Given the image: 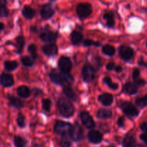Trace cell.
Here are the masks:
<instances>
[{
    "label": "cell",
    "instance_id": "6da1fadb",
    "mask_svg": "<svg viewBox=\"0 0 147 147\" xmlns=\"http://www.w3.org/2000/svg\"><path fill=\"white\" fill-rule=\"evenodd\" d=\"M50 78L52 82L55 84L61 85L64 86H69L73 83V78L71 75L68 73H64V72H59L53 70L50 73Z\"/></svg>",
    "mask_w": 147,
    "mask_h": 147
},
{
    "label": "cell",
    "instance_id": "7a4b0ae2",
    "mask_svg": "<svg viewBox=\"0 0 147 147\" xmlns=\"http://www.w3.org/2000/svg\"><path fill=\"white\" fill-rule=\"evenodd\" d=\"M57 106L60 113L63 116L69 118L73 116L75 109L73 103L69 100V99L64 97L60 98L57 100Z\"/></svg>",
    "mask_w": 147,
    "mask_h": 147
},
{
    "label": "cell",
    "instance_id": "3957f363",
    "mask_svg": "<svg viewBox=\"0 0 147 147\" xmlns=\"http://www.w3.org/2000/svg\"><path fill=\"white\" fill-rule=\"evenodd\" d=\"M73 126L69 123L61 121H57L55 125V132L57 134L62 135V136H66L67 134H70V131Z\"/></svg>",
    "mask_w": 147,
    "mask_h": 147
},
{
    "label": "cell",
    "instance_id": "277c9868",
    "mask_svg": "<svg viewBox=\"0 0 147 147\" xmlns=\"http://www.w3.org/2000/svg\"><path fill=\"white\" fill-rule=\"evenodd\" d=\"M76 11L80 18H86L91 14L92 7L88 3H80L77 6Z\"/></svg>",
    "mask_w": 147,
    "mask_h": 147
},
{
    "label": "cell",
    "instance_id": "5b68a950",
    "mask_svg": "<svg viewBox=\"0 0 147 147\" xmlns=\"http://www.w3.org/2000/svg\"><path fill=\"white\" fill-rule=\"evenodd\" d=\"M121 108L123 113L129 117H135L139 114V111L130 102H123L121 105Z\"/></svg>",
    "mask_w": 147,
    "mask_h": 147
},
{
    "label": "cell",
    "instance_id": "8992f818",
    "mask_svg": "<svg viewBox=\"0 0 147 147\" xmlns=\"http://www.w3.org/2000/svg\"><path fill=\"white\" fill-rule=\"evenodd\" d=\"M70 138L75 142H79L83 137V128L78 123H75L74 126L72 127L71 131L70 134Z\"/></svg>",
    "mask_w": 147,
    "mask_h": 147
},
{
    "label": "cell",
    "instance_id": "52a82bcc",
    "mask_svg": "<svg viewBox=\"0 0 147 147\" xmlns=\"http://www.w3.org/2000/svg\"><path fill=\"white\" fill-rule=\"evenodd\" d=\"M57 37V34L55 32L50 31V30L45 29L40 33V37L43 42H51L54 41Z\"/></svg>",
    "mask_w": 147,
    "mask_h": 147
},
{
    "label": "cell",
    "instance_id": "ba28073f",
    "mask_svg": "<svg viewBox=\"0 0 147 147\" xmlns=\"http://www.w3.org/2000/svg\"><path fill=\"white\" fill-rule=\"evenodd\" d=\"M58 67L62 72L68 73L72 68V63L70 59L65 56H62L58 61Z\"/></svg>",
    "mask_w": 147,
    "mask_h": 147
},
{
    "label": "cell",
    "instance_id": "9c48e42d",
    "mask_svg": "<svg viewBox=\"0 0 147 147\" xmlns=\"http://www.w3.org/2000/svg\"><path fill=\"white\" fill-rule=\"evenodd\" d=\"M83 79L86 82H90L93 80L95 78L94 69L90 65H86L83 67Z\"/></svg>",
    "mask_w": 147,
    "mask_h": 147
},
{
    "label": "cell",
    "instance_id": "30bf717a",
    "mask_svg": "<svg viewBox=\"0 0 147 147\" xmlns=\"http://www.w3.org/2000/svg\"><path fill=\"white\" fill-rule=\"evenodd\" d=\"M80 117L83 124L85 126H86L88 129H92L95 126L94 121L93 120V119L88 113L85 111L81 112L80 114Z\"/></svg>",
    "mask_w": 147,
    "mask_h": 147
},
{
    "label": "cell",
    "instance_id": "8fae6325",
    "mask_svg": "<svg viewBox=\"0 0 147 147\" xmlns=\"http://www.w3.org/2000/svg\"><path fill=\"white\" fill-rule=\"evenodd\" d=\"M119 54L123 60H129L133 57L134 50L129 46L121 45L119 47Z\"/></svg>",
    "mask_w": 147,
    "mask_h": 147
},
{
    "label": "cell",
    "instance_id": "7c38bea8",
    "mask_svg": "<svg viewBox=\"0 0 147 147\" xmlns=\"http://www.w3.org/2000/svg\"><path fill=\"white\" fill-rule=\"evenodd\" d=\"M88 139L93 144H98L103 139V136L96 130H91L88 134Z\"/></svg>",
    "mask_w": 147,
    "mask_h": 147
},
{
    "label": "cell",
    "instance_id": "4fadbf2b",
    "mask_svg": "<svg viewBox=\"0 0 147 147\" xmlns=\"http://www.w3.org/2000/svg\"><path fill=\"white\" fill-rule=\"evenodd\" d=\"M53 14H54V9H53L51 4H46L42 6L41 9V11H40V14H41V17L43 19H45V20L49 19L53 15Z\"/></svg>",
    "mask_w": 147,
    "mask_h": 147
},
{
    "label": "cell",
    "instance_id": "5bb4252c",
    "mask_svg": "<svg viewBox=\"0 0 147 147\" xmlns=\"http://www.w3.org/2000/svg\"><path fill=\"white\" fill-rule=\"evenodd\" d=\"M42 51L47 55H55L57 53V47L55 44L45 45L42 47Z\"/></svg>",
    "mask_w": 147,
    "mask_h": 147
},
{
    "label": "cell",
    "instance_id": "9a60e30c",
    "mask_svg": "<svg viewBox=\"0 0 147 147\" xmlns=\"http://www.w3.org/2000/svg\"><path fill=\"white\" fill-rule=\"evenodd\" d=\"M1 84L4 87H9L14 84V78L7 73H3L1 76Z\"/></svg>",
    "mask_w": 147,
    "mask_h": 147
},
{
    "label": "cell",
    "instance_id": "2e32d148",
    "mask_svg": "<svg viewBox=\"0 0 147 147\" xmlns=\"http://www.w3.org/2000/svg\"><path fill=\"white\" fill-rule=\"evenodd\" d=\"M98 100L104 106H110L113 101V96L109 93H104L98 97Z\"/></svg>",
    "mask_w": 147,
    "mask_h": 147
},
{
    "label": "cell",
    "instance_id": "e0dca14e",
    "mask_svg": "<svg viewBox=\"0 0 147 147\" xmlns=\"http://www.w3.org/2000/svg\"><path fill=\"white\" fill-rule=\"evenodd\" d=\"M123 90L129 94H135L138 92V86L132 83H127L123 87Z\"/></svg>",
    "mask_w": 147,
    "mask_h": 147
},
{
    "label": "cell",
    "instance_id": "ac0fdd59",
    "mask_svg": "<svg viewBox=\"0 0 147 147\" xmlns=\"http://www.w3.org/2000/svg\"><path fill=\"white\" fill-rule=\"evenodd\" d=\"M17 93L20 97L22 98H28L30 95V91L28 88L25 86H21L17 89Z\"/></svg>",
    "mask_w": 147,
    "mask_h": 147
},
{
    "label": "cell",
    "instance_id": "d6986e66",
    "mask_svg": "<svg viewBox=\"0 0 147 147\" xmlns=\"http://www.w3.org/2000/svg\"><path fill=\"white\" fill-rule=\"evenodd\" d=\"M9 103L11 106L17 109H20L23 106V103L21 101V100L13 96H9Z\"/></svg>",
    "mask_w": 147,
    "mask_h": 147
},
{
    "label": "cell",
    "instance_id": "ffe728a7",
    "mask_svg": "<svg viewBox=\"0 0 147 147\" xmlns=\"http://www.w3.org/2000/svg\"><path fill=\"white\" fill-rule=\"evenodd\" d=\"M35 14V11L30 6H25L22 9V15L27 19H32Z\"/></svg>",
    "mask_w": 147,
    "mask_h": 147
},
{
    "label": "cell",
    "instance_id": "44dd1931",
    "mask_svg": "<svg viewBox=\"0 0 147 147\" xmlns=\"http://www.w3.org/2000/svg\"><path fill=\"white\" fill-rule=\"evenodd\" d=\"M71 40L73 44L78 45L83 40V34L78 31H74L71 34Z\"/></svg>",
    "mask_w": 147,
    "mask_h": 147
},
{
    "label": "cell",
    "instance_id": "7402d4cb",
    "mask_svg": "<svg viewBox=\"0 0 147 147\" xmlns=\"http://www.w3.org/2000/svg\"><path fill=\"white\" fill-rule=\"evenodd\" d=\"M123 147H136V142L132 136H126L123 142Z\"/></svg>",
    "mask_w": 147,
    "mask_h": 147
},
{
    "label": "cell",
    "instance_id": "603a6c76",
    "mask_svg": "<svg viewBox=\"0 0 147 147\" xmlns=\"http://www.w3.org/2000/svg\"><path fill=\"white\" fill-rule=\"evenodd\" d=\"M112 112L108 109H100L97 113V116L100 119H106L111 117Z\"/></svg>",
    "mask_w": 147,
    "mask_h": 147
},
{
    "label": "cell",
    "instance_id": "cb8c5ba5",
    "mask_svg": "<svg viewBox=\"0 0 147 147\" xmlns=\"http://www.w3.org/2000/svg\"><path fill=\"white\" fill-rule=\"evenodd\" d=\"M63 92H64L65 95L69 98L73 99V100H76V93L70 86H65V87L63 88Z\"/></svg>",
    "mask_w": 147,
    "mask_h": 147
},
{
    "label": "cell",
    "instance_id": "d4e9b609",
    "mask_svg": "<svg viewBox=\"0 0 147 147\" xmlns=\"http://www.w3.org/2000/svg\"><path fill=\"white\" fill-rule=\"evenodd\" d=\"M102 50H103V53L104 54L109 56L113 55L115 54V52H116L114 47L112 45H105L103 47V48H102Z\"/></svg>",
    "mask_w": 147,
    "mask_h": 147
},
{
    "label": "cell",
    "instance_id": "484cf974",
    "mask_svg": "<svg viewBox=\"0 0 147 147\" xmlns=\"http://www.w3.org/2000/svg\"><path fill=\"white\" fill-rule=\"evenodd\" d=\"M16 42H17V44H16V47H17V53H20L22 50L23 47L24 45V39L22 36H19L16 39Z\"/></svg>",
    "mask_w": 147,
    "mask_h": 147
},
{
    "label": "cell",
    "instance_id": "4316f807",
    "mask_svg": "<svg viewBox=\"0 0 147 147\" xmlns=\"http://www.w3.org/2000/svg\"><path fill=\"white\" fill-rule=\"evenodd\" d=\"M14 145L16 147H25L26 146V141L23 139L22 137L20 136H16L14 137Z\"/></svg>",
    "mask_w": 147,
    "mask_h": 147
},
{
    "label": "cell",
    "instance_id": "83f0119b",
    "mask_svg": "<svg viewBox=\"0 0 147 147\" xmlns=\"http://www.w3.org/2000/svg\"><path fill=\"white\" fill-rule=\"evenodd\" d=\"M103 81H104V83H106L110 88L113 89V90H117V89L119 88V85H118L117 83H113V82H112L111 78L105 77L104 79H103Z\"/></svg>",
    "mask_w": 147,
    "mask_h": 147
},
{
    "label": "cell",
    "instance_id": "f1b7e54d",
    "mask_svg": "<svg viewBox=\"0 0 147 147\" xmlns=\"http://www.w3.org/2000/svg\"><path fill=\"white\" fill-rule=\"evenodd\" d=\"M34 60L32 57H30V56H24L23 57H22L21 61L24 65L25 66H31L32 65L33 63H34Z\"/></svg>",
    "mask_w": 147,
    "mask_h": 147
},
{
    "label": "cell",
    "instance_id": "f546056e",
    "mask_svg": "<svg viewBox=\"0 0 147 147\" xmlns=\"http://www.w3.org/2000/svg\"><path fill=\"white\" fill-rule=\"evenodd\" d=\"M17 67V63L16 61H6L4 63V67L6 70L11 71Z\"/></svg>",
    "mask_w": 147,
    "mask_h": 147
},
{
    "label": "cell",
    "instance_id": "4dcf8cb0",
    "mask_svg": "<svg viewBox=\"0 0 147 147\" xmlns=\"http://www.w3.org/2000/svg\"><path fill=\"white\" fill-rule=\"evenodd\" d=\"M136 104L140 108H144L147 106V95L142 98H139L136 100Z\"/></svg>",
    "mask_w": 147,
    "mask_h": 147
},
{
    "label": "cell",
    "instance_id": "1f68e13d",
    "mask_svg": "<svg viewBox=\"0 0 147 147\" xmlns=\"http://www.w3.org/2000/svg\"><path fill=\"white\" fill-rule=\"evenodd\" d=\"M28 51L31 54L32 57L35 59L37 57V46L34 44H31L28 47Z\"/></svg>",
    "mask_w": 147,
    "mask_h": 147
},
{
    "label": "cell",
    "instance_id": "d6a6232c",
    "mask_svg": "<svg viewBox=\"0 0 147 147\" xmlns=\"http://www.w3.org/2000/svg\"><path fill=\"white\" fill-rule=\"evenodd\" d=\"M17 123L20 127L23 128L25 126V119L22 115H19V116L17 119Z\"/></svg>",
    "mask_w": 147,
    "mask_h": 147
},
{
    "label": "cell",
    "instance_id": "836d02e7",
    "mask_svg": "<svg viewBox=\"0 0 147 147\" xmlns=\"http://www.w3.org/2000/svg\"><path fill=\"white\" fill-rule=\"evenodd\" d=\"M51 106V101L49 99H44L42 100V108L46 111H49Z\"/></svg>",
    "mask_w": 147,
    "mask_h": 147
},
{
    "label": "cell",
    "instance_id": "e575fe53",
    "mask_svg": "<svg viewBox=\"0 0 147 147\" xmlns=\"http://www.w3.org/2000/svg\"><path fill=\"white\" fill-rule=\"evenodd\" d=\"M60 146L61 147H70L71 146V143L67 138L63 137L60 141Z\"/></svg>",
    "mask_w": 147,
    "mask_h": 147
},
{
    "label": "cell",
    "instance_id": "d590c367",
    "mask_svg": "<svg viewBox=\"0 0 147 147\" xmlns=\"http://www.w3.org/2000/svg\"><path fill=\"white\" fill-rule=\"evenodd\" d=\"M0 15L1 17H7L8 15V9L4 4H1L0 6Z\"/></svg>",
    "mask_w": 147,
    "mask_h": 147
},
{
    "label": "cell",
    "instance_id": "8d00e7d4",
    "mask_svg": "<svg viewBox=\"0 0 147 147\" xmlns=\"http://www.w3.org/2000/svg\"><path fill=\"white\" fill-rule=\"evenodd\" d=\"M83 44H84L85 46H90L92 45H96V46H99L100 45L99 42H94L93 40H84Z\"/></svg>",
    "mask_w": 147,
    "mask_h": 147
},
{
    "label": "cell",
    "instance_id": "74e56055",
    "mask_svg": "<svg viewBox=\"0 0 147 147\" xmlns=\"http://www.w3.org/2000/svg\"><path fill=\"white\" fill-rule=\"evenodd\" d=\"M103 17H104V19L107 22L110 21V20H113V14L111 11H109V12L105 13V14L103 15Z\"/></svg>",
    "mask_w": 147,
    "mask_h": 147
},
{
    "label": "cell",
    "instance_id": "f35d334b",
    "mask_svg": "<svg viewBox=\"0 0 147 147\" xmlns=\"http://www.w3.org/2000/svg\"><path fill=\"white\" fill-rule=\"evenodd\" d=\"M139 75H140V70H139L138 68H135L134 70V72H133L134 80H136V79H138Z\"/></svg>",
    "mask_w": 147,
    "mask_h": 147
},
{
    "label": "cell",
    "instance_id": "ab89813d",
    "mask_svg": "<svg viewBox=\"0 0 147 147\" xmlns=\"http://www.w3.org/2000/svg\"><path fill=\"white\" fill-rule=\"evenodd\" d=\"M134 81H135V84H136L137 86H142L145 84V81L143 80V79L138 78L136 79V80H135Z\"/></svg>",
    "mask_w": 147,
    "mask_h": 147
},
{
    "label": "cell",
    "instance_id": "60d3db41",
    "mask_svg": "<svg viewBox=\"0 0 147 147\" xmlns=\"http://www.w3.org/2000/svg\"><path fill=\"white\" fill-rule=\"evenodd\" d=\"M115 64L113 63H109L107 65H106V69L109 70H112L113 69H114Z\"/></svg>",
    "mask_w": 147,
    "mask_h": 147
},
{
    "label": "cell",
    "instance_id": "b9f144b4",
    "mask_svg": "<svg viewBox=\"0 0 147 147\" xmlns=\"http://www.w3.org/2000/svg\"><path fill=\"white\" fill-rule=\"evenodd\" d=\"M118 124L120 127H123L124 126V118L123 117H120L118 121Z\"/></svg>",
    "mask_w": 147,
    "mask_h": 147
},
{
    "label": "cell",
    "instance_id": "7bdbcfd3",
    "mask_svg": "<svg viewBox=\"0 0 147 147\" xmlns=\"http://www.w3.org/2000/svg\"><path fill=\"white\" fill-rule=\"evenodd\" d=\"M140 138L144 142L147 144V134H141Z\"/></svg>",
    "mask_w": 147,
    "mask_h": 147
},
{
    "label": "cell",
    "instance_id": "ee69618b",
    "mask_svg": "<svg viewBox=\"0 0 147 147\" xmlns=\"http://www.w3.org/2000/svg\"><path fill=\"white\" fill-rule=\"evenodd\" d=\"M141 129L143 131L146 132L147 134V122H145V123H143L142 125H141Z\"/></svg>",
    "mask_w": 147,
    "mask_h": 147
},
{
    "label": "cell",
    "instance_id": "f6af8a7d",
    "mask_svg": "<svg viewBox=\"0 0 147 147\" xmlns=\"http://www.w3.org/2000/svg\"><path fill=\"white\" fill-rule=\"evenodd\" d=\"M115 25V22L114 20H110V21L107 22V26L109 27H113Z\"/></svg>",
    "mask_w": 147,
    "mask_h": 147
},
{
    "label": "cell",
    "instance_id": "bcb514c9",
    "mask_svg": "<svg viewBox=\"0 0 147 147\" xmlns=\"http://www.w3.org/2000/svg\"><path fill=\"white\" fill-rule=\"evenodd\" d=\"M115 70H116V72H121L122 70V67H121V66H116V67H115Z\"/></svg>",
    "mask_w": 147,
    "mask_h": 147
},
{
    "label": "cell",
    "instance_id": "7dc6e473",
    "mask_svg": "<svg viewBox=\"0 0 147 147\" xmlns=\"http://www.w3.org/2000/svg\"><path fill=\"white\" fill-rule=\"evenodd\" d=\"M3 28H4V24H3L2 22L0 23V29L1 30H3Z\"/></svg>",
    "mask_w": 147,
    "mask_h": 147
},
{
    "label": "cell",
    "instance_id": "c3c4849f",
    "mask_svg": "<svg viewBox=\"0 0 147 147\" xmlns=\"http://www.w3.org/2000/svg\"><path fill=\"white\" fill-rule=\"evenodd\" d=\"M137 147H144V146H141V145H139V146H138Z\"/></svg>",
    "mask_w": 147,
    "mask_h": 147
},
{
    "label": "cell",
    "instance_id": "681fc988",
    "mask_svg": "<svg viewBox=\"0 0 147 147\" xmlns=\"http://www.w3.org/2000/svg\"><path fill=\"white\" fill-rule=\"evenodd\" d=\"M109 147H113V146H109Z\"/></svg>",
    "mask_w": 147,
    "mask_h": 147
},
{
    "label": "cell",
    "instance_id": "f907efd6",
    "mask_svg": "<svg viewBox=\"0 0 147 147\" xmlns=\"http://www.w3.org/2000/svg\"><path fill=\"white\" fill-rule=\"evenodd\" d=\"M146 46H147V42H146Z\"/></svg>",
    "mask_w": 147,
    "mask_h": 147
}]
</instances>
